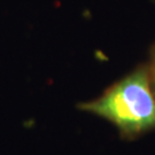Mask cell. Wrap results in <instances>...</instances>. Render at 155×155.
I'll use <instances>...</instances> for the list:
<instances>
[{"mask_svg":"<svg viewBox=\"0 0 155 155\" xmlns=\"http://www.w3.org/2000/svg\"><path fill=\"white\" fill-rule=\"evenodd\" d=\"M79 109L111 123L125 140L155 131V92L146 64L136 67L98 98L81 104Z\"/></svg>","mask_w":155,"mask_h":155,"instance_id":"cell-1","label":"cell"},{"mask_svg":"<svg viewBox=\"0 0 155 155\" xmlns=\"http://www.w3.org/2000/svg\"><path fill=\"white\" fill-rule=\"evenodd\" d=\"M146 68H147V72H148V77H150V82L152 87L155 92V41L152 45L150 51V58L148 61L145 63Z\"/></svg>","mask_w":155,"mask_h":155,"instance_id":"cell-2","label":"cell"}]
</instances>
